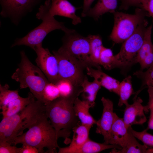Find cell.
I'll return each instance as SVG.
<instances>
[{
    "label": "cell",
    "instance_id": "obj_27",
    "mask_svg": "<svg viewBox=\"0 0 153 153\" xmlns=\"http://www.w3.org/2000/svg\"><path fill=\"white\" fill-rule=\"evenodd\" d=\"M7 84H0V109H2L8 103L20 97L18 91L10 90Z\"/></svg>",
    "mask_w": 153,
    "mask_h": 153
},
{
    "label": "cell",
    "instance_id": "obj_2",
    "mask_svg": "<svg viewBox=\"0 0 153 153\" xmlns=\"http://www.w3.org/2000/svg\"><path fill=\"white\" fill-rule=\"evenodd\" d=\"M45 113L30 127L27 131L14 140L11 144H26L37 148L40 153H57L60 147L57 141L59 135L53 127Z\"/></svg>",
    "mask_w": 153,
    "mask_h": 153
},
{
    "label": "cell",
    "instance_id": "obj_20",
    "mask_svg": "<svg viewBox=\"0 0 153 153\" xmlns=\"http://www.w3.org/2000/svg\"><path fill=\"white\" fill-rule=\"evenodd\" d=\"M131 127H129L127 136L121 149L112 148L110 153H146L148 146L140 144L131 131Z\"/></svg>",
    "mask_w": 153,
    "mask_h": 153
},
{
    "label": "cell",
    "instance_id": "obj_21",
    "mask_svg": "<svg viewBox=\"0 0 153 153\" xmlns=\"http://www.w3.org/2000/svg\"><path fill=\"white\" fill-rule=\"evenodd\" d=\"M35 98L30 92L27 97L24 98L20 96L11 101L1 109L2 111L0 113L3 116V118L11 116L20 112L34 100Z\"/></svg>",
    "mask_w": 153,
    "mask_h": 153
},
{
    "label": "cell",
    "instance_id": "obj_36",
    "mask_svg": "<svg viewBox=\"0 0 153 153\" xmlns=\"http://www.w3.org/2000/svg\"><path fill=\"white\" fill-rule=\"evenodd\" d=\"M38 149L36 148L26 144H23L21 147L20 153H39Z\"/></svg>",
    "mask_w": 153,
    "mask_h": 153
},
{
    "label": "cell",
    "instance_id": "obj_15",
    "mask_svg": "<svg viewBox=\"0 0 153 153\" xmlns=\"http://www.w3.org/2000/svg\"><path fill=\"white\" fill-rule=\"evenodd\" d=\"M152 25L147 28L143 43L137 55V61L141 70L148 69L153 63V44L151 40Z\"/></svg>",
    "mask_w": 153,
    "mask_h": 153
},
{
    "label": "cell",
    "instance_id": "obj_39",
    "mask_svg": "<svg viewBox=\"0 0 153 153\" xmlns=\"http://www.w3.org/2000/svg\"><path fill=\"white\" fill-rule=\"evenodd\" d=\"M149 110L150 111V115L146 129L148 130L149 129L153 130V107L150 108Z\"/></svg>",
    "mask_w": 153,
    "mask_h": 153
},
{
    "label": "cell",
    "instance_id": "obj_13",
    "mask_svg": "<svg viewBox=\"0 0 153 153\" xmlns=\"http://www.w3.org/2000/svg\"><path fill=\"white\" fill-rule=\"evenodd\" d=\"M135 95L132 104L126 106L124 110L123 120L128 128L133 125H142L146 121L144 113V107L142 104L143 101Z\"/></svg>",
    "mask_w": 153,
    "mask_h": 153
},
{
    "label": "cell",
    "instance_id": "obj_34",
    "mask_svg": "<svg viewBox=\"0 0 153 153\" xmlns=\"http://www.w3.org/2000/svg\"><path fill=\"white\" fill-rule=\"evenodd\" d=\"M21 148L8 144H0V153H20Z\"/></svg>",
    "mask_w": 153,
    "mask_h": 153
},
{
    "label": "cell",
    "instance_id": "obj_6",
    "mask_svg": "<svg viewBox=\"0 0 153 153\" xmlns=\"http://www.w3.org/2000/svg\"><path fill=\"white\" fill-rule=\"evenodd\" d=\"M112 14L114 24L109 38L115 43L123 42L129 37L148 16L147 12L141 8H137L133 14L116 11Z\"/></svg>",
    "mask_w": 153,
    "mask_h": 153
},
{
    "label": "cell",
    "instance_id": "obj_28",
    "mask_svg": "<svg viewBox=\"0 0 153 153\" xmlns=\"http://www.w3.org/2000/svg\"><path fill=\"white\" fill-rule=\"evenodd\" d=\"M99 64L108 70L115 68V56L111 49L103 46L100 54Z\"/></svg>",
    "mask_w": 153,
    "mask_h": 153
},
{
    "label": "cell",
    "instance_id": "obj_1",
    "mask_svg": "<svg viewBox=\"0 0 153 153\" xmlns=\"http://www.w3.org/2000/svg\"><path fill=\"white\" fill-rule=\"evenodd\" d=\"M45 113V106L35 99L23 110L10 116L3 118L0 123V144L11 145L13 141L29 129Z\"/></svg>",
    "mask_w": 153,
    "mask_h": 153
},
{
    "label": "cell",
    "instance_id": "obj_17",
    "mask_svg": "<svg viewBox=\"0 0 153 153\" xmlns=\"http://www.w3.org/2000/svg\"><path fill=\"white\" fill-rule=\"evenodd\" d=\"M86 69L87 74L93 77L101 86L119 95L120 84L119 81L104 73L101 68L96 69L89 67Z\"/></svg>",
    "mask_w": 153,
    "mask_h": 153
},
{
    "label": "cell",
    "instance_id": "obj_26",
    "mask_svg": "<svg viewBox=\"0 0 153 153\" xmlns=\"http://www.w3.org/2000/svg\"><path fill=\"white\" fill-rule=\"evenodd\" d=\"M91 56L93 62L98 68H101L99 64L100 54L103 46L101 37L99 35H89Z\"/></svg>",
    "mask_w": 153,
    "mask_h": 153
},
{
    "label": "cell",
    "instance_id": "obj_8",
    "mask_svg": "<svg viewBox=\"0 0 153 153\" xmlns=\"http://www.w3.org/2000/svg\"><path fill=\"white\" fill-rule=\"evenodd\" d=\"M63 44L60 47L69 54L83 67H98L92 61L91 56L89 39L73 29L65 33L62 38Z\"/></svg>",
    "mask_w": 153,
    "mask_h": 153
},
{
    "label": "cell",
    "instance_id": "obj_4",
    "mask_svg": "<svg viewBox=\"0 0 153 153\" xmlns=\"http://www.w3.org/2000/svg\"><path fill=\"white\" fill-rule=\"evenodd\" d=\"M20 54V62L11 78L20 83V89L28 88L35 98L44 104L43 91L49 82L40 68L30 61L24 50Z\"/></svg>",
    "mask_w": 153,
    "mask_h": 153
},
{
    "label": "cell",
    "instance_id": "obj_32",
    "mask_svg": "<svg viewBox=\"0 0 153 153\" xmlns=\"http://www.w3.org/2000/svg\"><path fill=\"white\" fill-rule=\"evenodd\" d=\"M133 75L142 80V86L146 85L153 87V63L146 71L140 70L134 73Z\"/></svg>",
    "mask_w": 153,
    "mask_h": 153
},
{
    "label": "cell",
    "instance_id": "obj_10",
    "mask_svg": "<svg viewBox=\"0 0 153 153\" xmlns=\"http://www.w3.org/2000/svg\"><path fill=\"white\" fill-rule=\"evenodd\" d=\"M42 0H0L1 16L17 25L22 18L31 12Z\"/></svg>",
    "mask_w": 153,
    "mask_h": 153
},
{
    "label": "cell",
    "instance_id": "obj_14",
    "mask_svg": "<svg viewBox=\"0 0 153 153\" xmlns=\"http://www.w3.org/2000/svg\"><path fill=\"white\" fill-rule=\"evenodd\" d=\"M78 9L68 0H49L48 10L50 14L53 16H59L70 18L74 25L82 21L81 18L76 14Z\"/></svg>",
    "mask_w": 153,
    "mask_h": 153
},
{
    "label": "cell",
    "instance_id": "obj_37",
    "mask_svg": "<svg viewBox=\"0 0 153 153\" xmlns=\"http://www.w3.org/2000/svg\"><path fill=\"white\" fill-rule=\"evenodd\" d=\"M147 87L149 99L147 105L144 106V110L146 112H148L150 108L153 107V87L150 86Z\"/></svg>",
    "mask_w": 153,
    "mask_h": 153
},
{
    "label": "cell",
    "instance_id": "obj_16",
    "mask_svg": "<svg viewBox=\"0 0 153 153\" xmlns=\"http://www.w3.org/2000/svg\"><path fill=\"white\" fill-rule=\"evenodd\" d=\"M92 127L81 124L74 127L72 139L70 145L65 147H59L58 153H75L89 139V135Z\"/></svg>",
    "mask_w": 153,
    "mask_h": 153
},
{
    "label": "cell",
    "instance_id": "obj_7",
    "mask_svg": "<svg viewBox=\"0 0 153 153\" xmlns=\"http://www.w3.org/2000/svg\"><path fill=\"white\" fill-rule=\"evenodd\" d=\"M147 25L145 20L123 42L119 52L114 55L115 67L127 68L137 63V55L143 43Z\"/></svg>",
    "mask_w": 153,
    "mask_h": 153
},
{
    "label": "cell",
    "instance_id": "obj_29",
    "mask_svg": "<svg viewBox=\"0 0 153 153\" xmlns=\"http://www.w3.org/2000/svg\"><path fill=\"white\" fill-rule=\"evenodd\" d=\"M43 95L44 104L60 97L59 90L56 84L50 82L44 88Z\"/></svg>",
    "mask_w": 153,
    "mask_h": 153
},
{
    "label": "cell",
    "instance_id": "obj_19",
    "mask_svg": "<svg viewBox=\"0 0 153 153\" xmlns=\"http://www.w3.org/2000/svg\"><path fill=\"white\" fill-rule=\"evenodd\" d=\"M91 107H92L91 104L86 100H81L77 97L75 100L74 111L81 124L92 127L96 124L97 120L89 112V109Z\"/></svg>",
    "mask_w": 153,
    "mask_h": 153
},
{
    "label": "cell",
    "instance_id": "obj_12",
    "mask_svg": "<svg viewBox=\"0 0 153 153\" xmlns=\"http://www.w3.org/2000/svg\"><path fill=\"white\" fill-rule=\"evenodd\" d=\"M103 109L100 118L97 120L95 132L102 135L104 138V143L109 144L110 132L116 114L113 112V104L111 100L103 97L101 99Z\"/></svg>",
    "mask_w": 153,
    "mask_h": 153
},
{
    "label": "cell",
    "instance_id": "obj_3",
    "mask_svg": "<svg viewBox=\"0 0 153 153\" xmlns=\"http://www.w3.org/2000/svg\"><path fill=\"white\" fill-rule=\"evenodd\" d=\"M81 93V89H76L68 97H60L44 104L45 114L59 136L61 131L70 133L78 124L79 120L74 111V102Z\"/></svg>",
    "mask_w": 153,
    "mask_h": 153
},
{
    "label": "cell",
    "instance_id": "obj_33",
    "mask_svg": "<svg viewBox=\"0 0 153 153\" xmlns=\"http://www.w3.org/2000/svg\"><path fill=\"white\" fill-rule=\"evenodd\" d=\"M141 7L148 13L153 19V0H141Z\"/></svg>",
    "mask_w": 153,
    "mask_h": 153
},
{
    "label": "cell",
    "instance_id": "obj_35",
    "mask_svg": "<svg viewBox=\"0 0 153 153\" xmlns=\"http://www.w3.org/2000/svg\"><path fill=\"white\" fill-rule=\"evenodd\" d=\"M141 2V0H121V4L119 9L126 10L131 6L140 8Z\"/></svg>",
    "mask_w": 153,
    "mask_h": 153
},
{
    "label": "cell",
    "instance_id": "obj_23",
    "mask_svg": "<svg viewBox=\"0 0 153 153\" xmlns=\"http://www.w3.org/2000/svg\"><path fill=\"white\" fill-rule=\"evenodd\" d=\"M80 86L84 99L88 101L92 107L95 105V101L97 93L101 86L96 81L90 82L87 77L84 78Z\"/></svg>",
    "mask_w": 153,
    "mask_h": 153
},
{
    "label": "cell",
    "instance_id": "obj_24",
    "mask_svg": "<svg viewBox=\"0 0 153 153\" xmlns=\"http://www.w3.org/2000/svg\"><path fill=\"white\" fill-rule=\"evenodd\" d=\"M116 148L121 149V147L117 145L98 143L89 139L75 153H97L103 150L109 149Z\"/></svg>",
    "mask_w": 153,
    "mask_h": 153
},
{
    "label": "cell",
    "instance_id": "obj_30",
    "mask_svg": "<svg viewBox=\"0 0 153 153\" xmlns=\"http://www.w3.org/2000/svg\"><path fill=\"white\" fill-rule=\"evenodd\" d=\"M131 131L136 137L143 142L144 145L153 147V135L147 132L146 129L141 132L135 131L131 128ZM146 153H153V148L147 149Z\"/></svg>",
    "mask_w": 153,
    "mask_h": 153
},
{
    "label": "cell",
    "instance_id": "obj_18",
    "mask_svg": "<svg viewBox=\"0 0 153 153\" xmlns=\"http://www.w3.org/2000/svg\"><path fill=\"white\" fill-rule=\"evenodd\" d=\"M128 128L123 119L116 114L111 128L109 144L119 145L121 147L128 135Z\"/></svg>",
    "mask_w": 153,
    "mask_h": 153
},
{
    "label": "cell",
    "instance_id": "obj_11",
    "mask_svg": "<svg viewBox=\"0 0 153 153\" xmlns=\"http://www.w3.org/2000/svg\"><path fill=\"white\" fill-rule=\"evenodd\" d=\"M34 50L37 55L35 61L37 66L50 82L56 84L59 80L57 59L48 48H44L42 44L36 46Z\"/></svg>",
    "mask_w": 153,
    "mask_h": 153
},
{
    "label": "cell",
    "instance_id": "obj_5",
    "mask_svg": "<svg viewBox=\"0 0 153 153\" xmlns=\"http://www.w3.org/2000/svg\"><path fill=\"white\" fill-rule=\"evenodd\" d=\"M49 1H46L40 5L36 14L37 18L42 20L41 23L24 37L16 39L11 47L24 45L34 50L36 46L42 44L47 35L52 31L61 29L66 33L73 31L66 27L64 23L57 21L50 14L48 10Z\"/></svg>",
    "mask_w": 153,
    "mask_h": 153
},
{
    "label": "cell",
    "instance_id": "obj_31",
    "mask_svg": "<svg viewBox=\"0 0 153 153\" xmlns=\"http://www.w3.org/2000/svg\"><path fill=\"white\" fill-rule=\"evenodd\" d=\"M55 84L58 89L60 97H66L71 95L76 88L71 82L67 80L60 79Z\"/></svg>",
    "mask_w": 153,
    "mask_h": 153
},
{
    "label": "cell",
    "instance_id": "obj_25",
    "mask_svg": "<svg viewBox=\"0 0 153 153\" xmlns=\"http://www.w3.org/2000/svg\"><path fill=\"white\" fill-rule=\"evenodd\" d=\"M135 93L131 83V77L129 75L120 82L118 95L120 98L118 106L120 107L124 105H128V99Z\"/></svg>",
    "mask_w": 153,
    "mask_h": 153
},
{
    "label": "cell",
    "instance_id": "obj_9",
    "mask_svg": "<svg viewBox=\"0 0 153 153\" xmlns=\"http://www.w3.org/2000/svg\"><path fill=\"white\" fill-rule=\"evenodd\" d=\"M52 53L58 60L59 79L68 80L76 87L80 86L84 78L82 69L83 67L60 48L58 50L53 51Z\"/></svg>",
    "mask_w": 153,
    "mask_h": 153
},
{
    "label": "cell",
    "instance_id": "obj_22",
    "mask_svg": "<svg viewBox=\"0 0 153 153\" xmlns=\"http://www.w3.org/2000/svg\"><path fill=\"white\" fill-rule=\"evenodd\" d=\"M117 0H98L95 5L87 12L86 16L97 20L102 15L107 13H113L117 6Z\"/></svg>",
    "mask_w": 153,
    "mask_h": 153
},
{
    "label": "cell",
    "instance_id": "obj_38",
    "mask_svg": "<svg viewBox=\"0 0 153 153\" xmlns=\"http://www.w3.org/2000/svg\"><path fill=\"white\" fill-rule=\"evenodd\" d=\"M94 0H83V9L81 14L82 17H86V15L87 12L91 8V5Z\"/></svg>",
    "mask_w": 153,
    "mask_h": 153
}]
</instances>
